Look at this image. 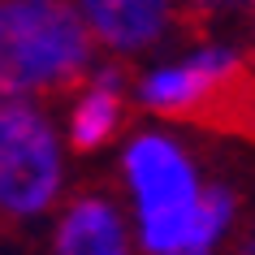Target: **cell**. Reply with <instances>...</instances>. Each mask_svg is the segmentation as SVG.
Masks as SVG:
<instances>
[{
    "mask_svg": "<svg viewBox=\"0 0 255 255\" xmlns=\"http://www.w3.org/2000/svg\"><path fill=\"white\" fill-rule=\"evenodd\" d=\"M95 39L69 0H0V95H69L87 82Z\"/></svg>",
    "mask_w": 255,
    "mask_h": 255,
    "instance_id": "cell-1",
    "label": "cell"
},
{
    "mask_svg": "<svg viewBox=\"0 0 255 255\" xmlns=\"http://www.w3.org/2000/svg\"><path fill=\"white\" fill-rule=\"evenodd\" d=\"M138 100L156 117L255 143V61L229 48H203L186 65L147 74L138 82Z\"/></svg>",
    "mask_w": 255,
    "mask_h": 255,
    "instance_id": "cell-2",
    "label": "cell"
},
{
    "mask_svg": "<svg viewBox=\"0 0 255 255\" xmlns=\"http://www.w3.org/2000/svg\"><path fill=\"white\" fill-rule=\"evenodd\" d=\"M61 156L52 126L30 104L0 95V208L35 216L56 199Z\"/></svg>",
    "mask_w": 255,
    "mask_h": 255,
    "instance_id": "cell-3",
    "label": "cell"
},
{
    "mask_svg": "<svg viewBox=\"0 0 255 255\" xmlns=\"http://www.w3.org/2000/svg\"><path fill=\"white\" fill-rule=\"evenodd\" d=\"M126 173L138 190V212H143V247L151 255H164L169 247L182 242L195 212V177L190 164L182 160V151L169 138H138L130 156H126Z\"/></svg>",
    "mask_w": 255,
    "mask_h": 255,
    "instance_id": "cell-4",
    "label": "cell"
},
{
    "mask_svg": "<svg viewBox=\"0 0 255 255\" xmlns=\"http://www.w3.org/2000/svg\"><path fill=\"white\" fill-rule=\"evenodd\" d=\"M100 43L117 52H143L164 35L169 0H82Z\"/></svg>",
    "mask_w": 255,
    "mask_h": 255,
    "instance_id": "cell-5",
    "label": "cell"
},
{
    "mask_svg": "<svg viewBox=\"0 0 255 255\" xmlns=\"http://www.w3.org/2000/svg\"><path fill=\"white\" fill-rule=\"evenodd\" d=\"M56 255H126V225L104 195H74L56 225Z\"/></svg>",
    "mask_w": 255,
    "mask_h": 255,
    "instance_id": "cell-6",
    "label": "cell"
},
{
    "mask_svg": "<svg viewBox=\"0 0 255 255\" xmlns=\"http://www.w3.org/2000/svg\"><path fill=\"white\" fill-rule=\"evenodd\" d=\"M121 82H126V69L108 65L91 82V91L82 95V104L74 108V121H69L74 151H100L104 143H113V134L121 130Z\"/></svg>",
    "mask_w": 255,
    "mask_h": 255,
    "instance_id": "cell-7",
    "label": "cell"
},
{
    "mask_svg": "<svg viewBox=\"0 0 255 255\" xmlns=\"http://www.w3.org/2000/svg\"><path fill=\"white\" fill-rule=\"evenodd\" d=\"M242 4H247V0H182L177 22H182V30H186L190 39H203L216 17L234 13V9H242Z\"/></svg>",
    "mask_w": 255,
    "mask_h": 255,
    "instance_id": "cell-8",
    "label": "cell"
},
{
    "mask_svg": "<svg viewBox=\"0 0 255 255\" xmlns=\"http://www.w3.org/2000/svg\"><path fill=\"white\" fill-rule=\"evenodd\" d=\"M164 255H208V251H203V247H182V242H177V247H169Z\"/></svg>",
    "mask_w": 255,
    "mask_h": 255,
    "instance_id": "cell-9",
    "label": "cell"
},
{
    "mask_svg": "<svg viewBox=\"0 0 255 255\" xmlns=\"http://www.w3.org/2000/svg\"><path fill=\"white\" fill-rule=\"evenodd\" d=\"M247 9H251V17H255V0H247Z\"/></svg>",
    "mask_w": 255,
    "mask_h": 255,
    "instance_id": "cell-10",
    "label": "cell"
}]
</instances>
